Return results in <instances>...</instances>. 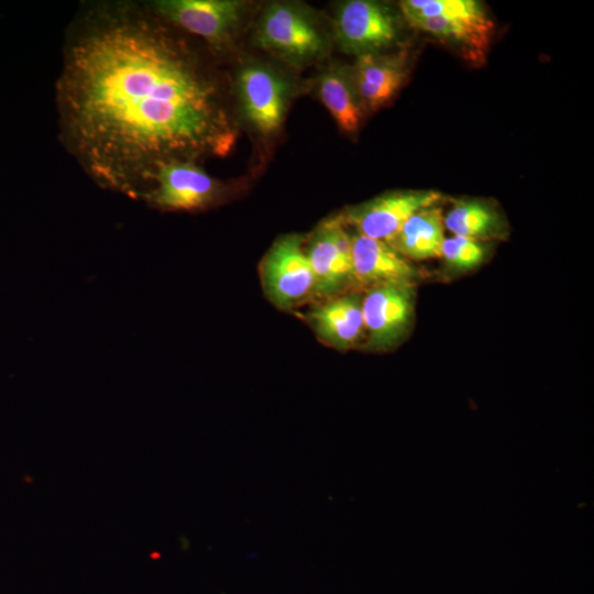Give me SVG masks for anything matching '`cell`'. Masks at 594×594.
Returning a JSON list of instances; mask_svg holds the SVG:
<instances>
[{
  "mask_svg": "<svg viewBox=\"0 0 594 594\" xmlns=\"http://www.w3.org/2000/svg\"><path fill=\"white\" fill-rule=\"evenodd\" d=\"M318 95L343 132L358 131L366 110L358 95L351 67L333 64L326 68L318 80Z\"/></svg>",
  "mask_w": 594,
  "mask_h": 594,
  "instance_id": "obj_14",
  "label": "cell"
},
{
  "mask_svg": "<svg viewBox=\"0 0 594 594\" xmlns=\"http://www.w3.org/2000/svg\"><path fill=\"white\" fill-rule=\"evenodd\" d=\"M443 224L454 235L475 241L502 239L507 223L492 202L483 199H458L443 217Z\"/></svg>",
  "mask_w": 594,
  "mask_h": 594,
  "instance_id": "obj_17",
  "label": "cell"
},
{
  "mask_svg": "<svg viewBox=\"0 0 594 594\" xmlns=\"http://www.w3.org/2000/svg\"><path fill=\"white\" fill-rule=\"evenodd\" d=\"M55 103L66 151L99 187L135 200L161 164L226 154L235 136L212 74L145 1L80 4Z\"/></svg>",
  "mask_w": 594,
  "mask_h": 594,
  "instance_id": "obj_1",
  "label": "cell"
},
{
  "mask_svg": "<svg viewBox=\"0 0 594 594\" xmlns=\"http://www.w3.org/2000/svg\"><path fill=\"white\" fill-rule=\"evenodd\" d=\"M255 41L264 50L293 63L314 61L327 48L311 14L292 3H273L264 10L255 29Z\"/></svg>",
  "mask_w": 594,
  "mask_h": 594,
  "instance_id": "obj_3",
  "label": "cell"
},
{
  "mask_svg": "<svg viewBox=\"0 0 594 594\" xmlns=\"http://www.w3.org/2000/svg\"><path fill=\"white\" fill-rule=\"evenodd\" d=\"M414 280H392L367 288L362 299L366 348L385 351L409 331L415 309Z\"/></svg>",
  "mask_w": 594,
  "mask_h": 594,
  "instance_id": "obj_5",
  "label": "cell"
},
{
  "mask_svg": "<svg viewBox=\"0 0 594 594\" xmlns=\"http://www.w3.org/2000/svg\"><path fill=\"white\" fill-rule=\"evenodd\" d=\"M221 184L195 161L173 160L157 166L139 200L162 211L195 212L215 206Z\"/></svg>",
  "mask_w": 594,
  "mask_h": 594,
  "instance_id": "obj_2",
  "label": "cell"
},
{
  "mask_svg": "<svg viewBox=\"0 0 594 594\" xmlns=\"http://www.w3.org/2000/svg\"><path fill=\"white\" fill-rule=\"evenodd\" d=\"M352 78L364 109L375 111L385 106L403 86L407 74V55L364 54L351 66Z\"/></svg>",
  "mask_w": 594,
  "mask_h": 594,
  "instance_id": "obj_12",
  "label": "cell"
},
{
  "mask_svg": "<svg viewBox=\"0 0 594 594\" xmlns=\"http://www.w3.org/2000/svg\"><path fill=\"white\" fill-rule=\"evenodd\" d=\"M362 299L358 292H344L314 306L307 318L317 337L337 350L356 345L365 333Z\"/></svg>",
  "mask_w": 594,
  "mask_h": 594,
  "instance_id": "obj_11",
  "label": "cell"
},
{
  "mask_svg": "<svg viewBox=\"0 0 594 594\" xmlns=\"http://www.w3.org/2000/svg\"><path fill=\"white\" fill-rule=\"evenodd\" d=\"M443 215L437 205L414 213L388 242L408 261L441 257L444 241Z\"/></svg>",
  "mask_w": 594,
  "mask_h": 594,
  "instance_id": "obj_15",
  "label": "cell"
},
{
  "mask_svg": "<svg viewBox=\"0 0 594 594\" xmlns=\"http://www.w3.org/2000/svg\"><path fill=\"white\" fill-rule=\"evenodd\" d=\"M333 28L340 48L358 57L391 46L397 37L398 20L384 3L351 0L339 6Z\"/></svg>",
  "mask_w": 594,
  "mask_h": 594,
  "instance_id": "obj_8",
  "label": "cell"
},
{
  "mask_svg": "<svg viewBox=\"0 0 594 594\" xmlns=\"http://www.w3.org/2000/svg\"><path fill=\"white\" fill-rule=\"evenodd\" d=\"M304 242L298 234L280 237L261 263L264 292L280 309H290L316 296L315 276Z\"/></svg>",
  "mask_w": 594,
  "mask_h": 594,
  "instance_id": "obj_4",
  "label": "cell"
},
{
  "mask_svg": "<svg viewBox=\"0 0 594 594\" xmlns=\"http://www.w3.org/2000/svg\"><path fill=\"white\" fill-rule=\"evenodd\" d=\"M352 235L337 217L320 224L306 248L315 276L316 296L330 298L353 283Z\"/></svg>",
  "mask_w": 594,
  "mask_h": 594,
  "instance_id": "obj_10",
  "label": "cell"
},
{
  "mask_svg": "<svg viewBox=\"0 0 594 594\" xmlns=\"http://www.w3.org/2000/svg\"><path fill=\"white\" fill-rule=\"evenodd\" d=\"M237 92L245 119L258 133L271 135L278 131L290 95L283 76L262 64H245L237 76Z\"/></svg>",
  "mask_w": 594,
  "mask_h": 594,
  "instance_id": "obj_9",
  "label": "cell"
},
{
  "mask_svg": "<svg viewBox=\"0 0 594 594\" xmlns=\"http://www.w3.org/2000/svg\"><path fill=\"white\" fill-rule=\"evenodd\" d=\"M485 249L481 242L454 235L444 239L441 257L447 266L457 272H465L477 267L484 260Z\"/></svg>",
  "mask_w": 594,
  "mask_h": 594,
  "instance_id": "obj_18",
  "label": "cell"
},
{
  "mask_svg": "<svg viewBox=\"0 0 594 594\" xmlns=\"http://www.w3.org/2000/svg\"><path fill=\"white\" fill-rule=\"evenodd\" d=\"M353 283L363 287L392 280H416L417 270L410 261L385 241L356 233L352 235Z\"/></svg>",
  "mask_w": 594,
  "mask_h": 594,
  "instance_id": "obj_13",
  "label": "cell"
},
{
  "mask_svg": "<svg viewBox=\"0 0 594 594\" xmlns=\"http://www.w3.org/2000/svg\"><path fill=\"white\" fill-rule=\"evenodd\" d=\"M441 194L430 189L386 191L377 197L348 208L337 218L356 233L389 242L402 226L417 211L437 205Z\"/></svg>",
  "mask_w": 594,
  "mask_h": 594,
  "instance_id": "obj_7",
  "label": "cell"
},
{
  "mask_svg": "<svg viewBox=\"0 0 594 594\" xmlns=\"http://www.w3.org/2000/svg\"><path fill=\"white\" fill-rule=\"evenodd\" d=\"M408 24L480 54L487 47L493 30V22L484 8L473 12L415 20Z\"/></svg>",
  "mask_w": 594,
  "mask_h": 594,
  "instance_id": "obj_16",
  "label": "cell"
},
{
  "mask_svg": "<svg viewBox=\"0 0 594 594\" xmlns=\"http://www.w3.org/2000/svg\"><path fill=\"white\" fill-rule=\"evenodd\" d=\"M163 21L184 34L219 47L227 43L240 23L243 2L235 0L145 1Z\"/></svg>",
  "mask_w": 594,
  "mask_h": 594,
  "instance_id": "obj_6",
  "label": "cell"
}]
</instances>
